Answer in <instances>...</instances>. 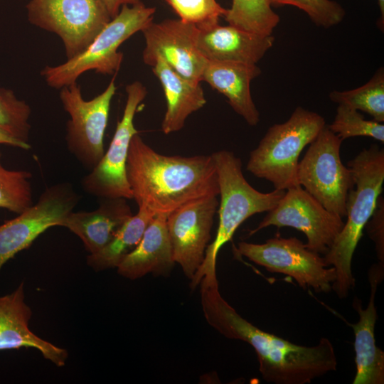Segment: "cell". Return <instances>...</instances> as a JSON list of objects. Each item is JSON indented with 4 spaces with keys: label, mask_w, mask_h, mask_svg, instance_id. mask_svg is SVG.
<instances>
[{
    "label": "cell",
    "mask_w": 384,
    "mask_h": 384,
    "mask_svg": "<svg viewBox=\"0 0 384 384\" xmlns=\"http://www.w3.org/2000/svg\"><path fill=\"white\" fill-rule=\"evenodd\" d=\"M328 128L342 141L355 137H368L384 142V124L364 118L359 111L338 104L335 117Z\"/></svg>",
    "instance_id": "cell-27"
},
{
    "label": "cell",
    "mask_w": 384,
    "mask_h": 384,
    "mask_svg": "<svg viewBox=\"0 0 384 384\" xmlns=\"http://www.w3.org/2000/svg\"><path fill=\"white\" fill-rule=\"evenodd\" d=\"M260 74L257 64L207 60L201 81L223 94L233 110L249 125L256 126L260 112L251 95L250 83Z\"/></svg>",
    "instance_id": "cell-20"
},
{
    "label": "cell",
    "mask_w": 384,
    "mask_h": 384,
    "mask_svg": "<svg viewBox=\"0 0 384 384\" xmlns=\"http://www.w3.org/2000/svg\"><path fill=\"white\" fill-rule=\"evenodd\" d=\"M0 151V208L16 214L34 203L30 179L32 174L24 170H9L1 164Z\"/></svg>",
    "instance_id": "cell-26"
},
{
    "label": "cell",
    "mask_w": 384,
    "mask_h": 384,
    "mask_svg": "<svg viewBox=\"0 0 384 384\" xmlns=\"http://www.w3.org/2000/svg\"><path fill=\"white\" fill-rule=\"evenodd\" d=\"M111 18H114L119 12L121 7L124 5H134L139 4L141 0H103Z\"/></svg>",
    "instance_id": "cell-32"
},
{
    "label": "cell",
    "mask_w": 384,
    "mask_h": 384,
    "mask_svg": "<svg viewBox=\"0 0 384 384\" xmlns=\"http://www.w3.org/2000/svg\"><path fill=\"white\" fill-rule=\"evenodd\" d=\"M383 276L384 265H373L368 272L370 294L367 306L363 309L361 300L356 297L353 301V307L359 316L356 323H348L355 336L356 373L353 384L384 383V352L376 346L375 338L378 319L375 294Z\"/></svg>",
    "instance_id": "cell-16"
},
{
    "label": "cell",
    "mask_w": 384,
    "mask_h": 384,
    "mask_svg": "<svg viewBox=\"0 0 384 384\" xmlns=\"http://www.w3.org/2000/svg\"><path fill=\"white\" fill-rule=\"evenodd\" d=\"M224 18L230 25L265 36L272 35L280 21L268 0H232Z\"/></svg>",
    "instance_id": "cell-24"
},
{
    "label": "cell",
    "mask_w": 384,
    "mask_h": 384,
    "mask_svg": "<svg viewBox=\"0 0 384 384\" xmlns=\"http://www.w3.org/2000/svg\"><path fill=\"white\" fill-rule=\"evenodd\" d=\"M115 75L106 89L90 100H85L77 82L60 89V98L70 119L66 124V144L71 154L91 171L105 154L104 135L111 102L116 92Z\"/></svg>",
    "instance_id": "cell-10"
},
{
    "label": "cell",
    "mask_w": 384,
    "mask_h": 384,
    "mask_svg": "<svg viewBox=\"0 0 384 384\" xmlns=\"http://www.w3.org/2000/svg\"><path fill=\"white\" fill-rule=\"evenodd\" d=\"M319 114L297 107L284 122L271 126L250 151L246 170L286 191L299 186L297 167L301 152L326 125Z\"/></svg>",
    "instance_id": "cell-5"
},
{
    "label": "cell",
    "mask_w": 384,
    "mask_h": 384,
    "mask_svg": "<svg viewBox=\"0 0 384 384\" xmlns=\"http://www.w3.org/2000/svg\"><path fill=\"white\" fill-rule=\"evenodd\" d=\"M166 217L154 216L136 247L117 267L118 273L129 279H137L151 273L165 275L174 265L168 234Z\"/></svg>",
    "instance_id": "cell-21"
},
{
    "label": "cell",
    "mask_w": 384,
    "mask_h": 384,
    "mask_svg": "<svg viewBox=\"0 0 384 384\" xmlns=\"http://www.w3.org/2000/svg\"><path fill=\"white\" fill-rule=\"evenodd\" d=\"M99 207L92 211H70L62 220L65 227L80 238L90 254L106 247L122 227L133 215L124 198H102Z\"/></svg>",
    "instance_id": "cell-19"
},
{
    "label": "cell",
    "mask_w": 384,
    "mask_h": 384,
    "mask_svg": "<svg viewBox=\"0 0 384 384\" xmlns=\"http://www.w3.org/2000/svg\"><path fill=\"white\" fill-rule=\"evenodd\" d=\"M274 38L219 23L197 27L196 45L208 60L257 64L272 47Z\"/></svg>",
    "instance_id": "cell-17"
},
{
    "label": "cell",
    "mask_w": 384,
    "mask_h": 384,
    "mask_svg": "<svg viewBox=\"0 0 384 384\" xmlns=\"http://www.w3.org/2000/svg\"><path fill=\"white\" fill-rule=\"evenodd\" d=\"M218 206V196H209L188 203L166 217L174 261L191 280L204 260Z\"/></svg>",
    "instance_id": "cell-14"
},
{
    "label": "cell",
    "mask_w": 384,
    "mask_h": 384,
    "mask_svg": "<svg viewBox=\"0 0 384 384\" xmlns=\"http://www.w3.org/2000/svg\"><path fill=\"white\" fill-rule=\"evenodd\" d=\"M354 186L347 195V220L329 251L323 255L328 267L335 270L332 290L346 298L355 287L352 259L363 231L376 207L384 182V150L376 144L363 149L348 163Z\"/></svg>",
    "instance_id": "cell-3"
},
{
    "label": "cell",
    "mask_w": 384,
    "mask_h": 384,
    "mask_svg": "<svg viewBox=\"0 0 384 384\" xmlns=\"http://www.w3.org/2000/svg\"><path fill=\"white\" fill-rule=\"evenodd\" d=\"M126 92L124 113L108 149L98 164L82 179L83 189L101 198H132L126 163L131 139L139 133L134 125V116L147 90L142 82L134 81L127 85Z\"/></svg>",
    "instance_id": "cell-11"
},
{
    "label": "cell",
    "mask_w": 384,
    "mask_h": 384,
    "mask_svg": "<svg viewBox=\"0 0 384 384\" xmlns=\"http://www.w3.org/2000/svg\"><path fill=\"white\" fill-rule=\"evenodd\" d=\"M211 155L218 177L219 221L215 238L208 245L204 260L191 279L193 289L203 276L216 275L218 252L232 239L239 226L255 214L271 210L285 193L276 189L262 193L254 188L242 174L240 159L233 151L220 150Z\"/></svg>",
    "instance_id": "cell-4"
},
{
    "label": "cell",
    "mask_w": 384,
    "mask_h": 384,
    "mask_svg": "<svg viewBox=\"0 0 384 384\" xmlns=\"http://www.w3.org/2000/svg\"><path fill=\"white\" fill-rule=\"evenodd\" d=\"M155 11L154 7H147L142 2L123 5L119 14L82 52L60 65L45 67L41 75L49 86L61 89L75 82L80 75L88 70L115 75L123 60L119 47L151 23Z\"/></svg>",
    "instance_id": "cell-6"
},
{
    "label": "cell",
    "mask_w": 384,
    "mask_h": 384,
    "mask_svg": "<svg viewBox=\"0 0 384 384\" xmlns=\"http://www.w3.org/2000/svg\"><path fill=\"white\" fill-rule=\"evenodd\" d=\"M365 228L373 241L379 263L384 265V198L380 196L376 207Z\"/></svg>",
    "instance_id": "cell-31"
},
{
    "label": "cell",
    "mask_w": 384,
    "mask_h": 384,
    "mask_svg": "<svg viewBox=\"0 0 384 384\" xmlns=\"http://www.w3.org/2000/svg\"><path fill=\"white\" fill-rule=\"evenodd\" d=\"M142 32L145 40L143 61L152 67L161 58L178 74L195 82H201L207 60L196 45V26L181 19L151 22Z\"/></svg>",
    "instance_id": "cell-15"
},
{
    "label": "cell",
    "mask_w": 384,
    "mask_h": 384,
    "mask_svg": "<svg viewBox=\"0 0 384 384\" xmlns=\"http://www.w3.org/2000/svg\"><path fill=\"white\" fill-rule=\"evenodd\" d=\"M380 16L378 23V26L381 31H383L384 27V0H378Z\"/></svg>",
    "instance_id": "cell-34"
},
{
    "label": "cell",
    "mask_w": 384,
    "mask_h": 384,
    "mask_svg": "<svg viewBox=\"0 0 384 384\" xmlns=\"http://www.w3.org/2000/svg\"><path fill=\"white\" fill-rule=\"evenodd\" d=\"M31 23L58 35L67 59L82 52L112 19L103 0H31Z\"/></svg>",
    "instance_id": "cell-8"
},
{
    "label": "cell",
    "mask_w": 384,
    "mask_h": 384,
    "mask_svg": "<svg viewBox=\"0 0 384 384\" xmlns=\"http://www.w3.org/2000/svg\"><path fill=\"white\" fill-rule=\"evenodd\" d=\"M151 68L166 100L161 130L165 134L178 132L190 114L206 105L203 90L200 83L193 82L175 72L161 58H157Z\"/></svg>",
    "instance_id": "cell-22"
},
{
    "label": "cell",
    "mask_w": 384,
    "mask_h": 384,
    "mask_svg": "<svg viewBox=\"0 0 384 384\" xmlns=\"http://www.w3.org/2000/svg\"><path fill=\"white\" fill-rule=\"evenodd\" d=\"M79 199L71 184L57 183L47 187L29 208L0 225V270L47 229L60 226Z\"/></svg>",
    "instance_id": "cell-13"
},
{
    "label": "cell",
    "mask_w": 384,
    "mask_h": 384,
    "mask_svg": "<svg viewBox=\"0 0 384 384\" xmlns=\"http://www.w3.org/2000/svg\"><path fill=\"white\" fill-rule=\"evenodd\" d=\"M342 142L326 124L299 162L297 180L327 210L343 218L346 216V197L354 181L351 169L341 159Z\"/></svg>",
    "instance_id": "cell-7"
},
{
    "label": "cell",
    "mask_w": 384,
    "mask_h": 384,
    "mask_svg": "<svg viewBox=\"0 0 384 384\" xmlns=\"http://www.w3.org/2000/svg\"><path fill=\"white\" fill-rule=\"evenodd\" d=\"M234 251L270 272L291 277L304 289L332 291L334 268L326 266L320 254L309 250L296 237L286 238L277 234L262 244L242 241L234 246Z\"/></svg>",
    "instance_id": "cell-9"
},
{
    "label": "cell",
    "mask_w": 384,
    "mask_h": 384,
    "mask_svg": "<svg viewBox=\"0 0 384 384\" xmlns=\"http://www.w3.org/2000/svg\"><path fill=\"white\" fill-rule=\"evenodd\" d=\"M30 106L9 88L0 87V129L21 142L28 143Z\"/></svg>",
    "instance_id": "cell-28"
},
{
    "label": "cell",
    "mask_w": 384,
    "mask_h": 384,
    "mask_svg": "<svg viewBox=\"0 0 384 384\" xmlns=\"http://www.w3.org/2000/svg\"><path fill=\"white\" fill-rule=\"evenodd\" d=\"M31 316L23 283L11 294L0 296V351L33 348L55 366H65L68 351L33 334L28 328Z\"/></svg>",
    "instance_id": "cell-18"
},
{
    "label": "cell",
    "mask_w": 384,
    "mask_h": 384,
    "mask_svg": "<svg viewBox=\"0 0 384 384\" xmlns=\"http://www.w3.org/2000/svg\"><path fill=\"white\" fill-rule=\"evenodd\" d=\"M126 174L132 198L154 215H165L198 199L219 196L212 155L159 154L138 134L131 139Z\"/></svg>",
    "instance_id": "cell-2"
},
{
    "label": "cell",
    "mask_w": 384,
    "mask_h": 384,
    "mask_svg": "<svg viewBox=\"0 0 384 384\" xmlns=\"http://www.w3.org/2000/svg\"><path fill=\"white\" fill-rule=\"evenodd\" d=\"M330 100L347 105L367 113L373 119L384 122V70L380 67L364 85L355 89L334 90L329 95Z\"/></svg>",
    "instance_id": "cell-25"
},
{
    "label": "cell",
    "mask_w": 384,
    "mask_h": 384,
    "mask_svg": "<svg viewBox=\"0 0 384 384\" xmlns=\"http://www.w3.org/2000/svg\"><path fill=\"white\" fill-rule=\"evenodd\" d=\"M341 217L327 210L318 201L298 186L285 191L277 206L250 230L251 236L263 228L290 227L302 232L306 238L305 246L324 255L341 230Z\"/></svg>",
    "instance_id": "cell-12"
},
{
    "label": "cell",
    "mask_w": 384,
    "mask_h": 384,
    "mask_svg": "<svg viewBox=\"0 0 384 384\" xmlns=\"http://www.w3.org/2000/svg\"><path fill=\"white\" fill-rule=\"evenodd\" d=\"M154 216L146 209L139 208L137 213L127 221L106 247L88 255V265L95 271L117 267L138 245Z\"/></svg>",
    "instance_id": "cell-23"
},
{
    "label": "cell",
    "mask_w": 384,
    "mask_h": 384,
    "mask_svg": "<svg viewBox=\"0 0 384 384\" xmlns=\"http://www.w3.org/2000/svg\"><path fill=\"white\" fill-rule=\"evenodd\" d=\"M181 21L198 28L218 23L227 13L216 0H165Z\"/></svg>",
    "instance_id": "cell-29"
},
{
    "label": "cell",
    "mask_w": 384,
    "mask_h": 384,
    "mask_svg": "<svg viewBox=\"0 0 384 384\" xmlns=\"http://www.w3.org/2000/svg\"><path fill=\"white\" fill-rule=\"evenodd\" d=\"M200 284L206 321L223 336L246 342L255 349L259 371L267 383L309 384L337 370L335 349L329 339L323 337L316 345L306 346L266 332L242 317L223 299L217 277H203Z\"/></svg>",
    "instance_id": "cell-1"
},
{
    "label": "cell",
    "mask_w": 384,
    "mask_h": 384,
    "mask_svg": "<svg viewBox=\"0 0 384 384\" xmlns=\"http://www.w3.org/2000/svg\"><path fill=\"white\" fill-rule=\"evenodd\" d=\"M0 144H6L13 147H17L22 149H29L31 146L29 143L23 142L14 138L5 132L0 129Z\"/></svg>",
    "instance_id": "cell-33"
},
{
    "label": "cell",
    "mask_w": 384,
    "mask_h": 384,
    "mask_svg": "<svg viewBox=\"0 0 384 384\" xmlns=\"http://www.w3.org/2000/svg\"><path fill=\"white\" fill-rule=\"evenodd\" d=\"M270 5H289L304 11L319 27L329 28L340 23L345 17L343 6L333 0H268Z\"/></svg>",
    "instance_id": "cell-30"
}]
</instances>
